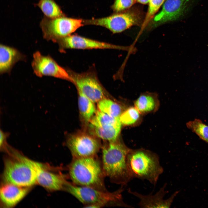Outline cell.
I'll list each match as a JSON object with an SVG mask.
<instances>
[{"instance_id":"cell-1","label":"cell","mask_w":208,"mask_h":208,"mask_svg":"<svg viewBox=\"0 0 208 208\" xmlns=\"http://www.w3.org/2000/svg\"><path fill=\"white\" fill-rule=\"evenodd\" d=\"M130 150L117 140L109 142L102 147L103 169L105 177L112 183L125 186L133 179L127 161Z\"/></svg>"},{"instance_id":"cell-2","label":"cell","mask_w":208,"mask_h":208,"mask_svg":"<svg viewBox=\"0 0 208 208\" xmlns=\"http://www.w3.org/2000/svg\"><path fill=\"white\" fill-rule=\"evenodd\" d=\"M68 169L69 177L73 184L107 191L101 161L97 155L73 158Z\"/></svg>"},{"instance_id":"cell-3","label":"cell","mask_w":208,"mask_h":208,"mask_svg":"<svg viewBox=\"0 0 208 208\" xmlns=\"http://www.w3.org/2000/svg\"><path fill=\"white\" fill-rule=\"evenodd\" d=\"M6 151L8 156L4 161L3 178L5 183L29 187L37 183L33 161L9 146Z\"/></svg>"},{"instance_id":"cell-4","label":"cell","mask_w":208,"mask_h":208,"mask_svg":"<svg viewBox=\"0 0 208 208\" xmlns=\"http://www.w3.org/2000/svg\"><path fill=\"white\" fill-rule=\"evenodd\" d=\"M127 161L133 179L146 180L154 186L164 172L158 155L148 150L130 149L128 155Z\"/></svg>"},{"instance_id":"cell-5","label":"cell","mask_w":208,"mask_h":208,"mask_svg":"<svg viewBox=\"0 0 208 208\" xmlns=\"http://www.w3.org/2000/svg\"><path fill=\"white\" fill-rule=\"evenodd\" d=\"M124 186L121 185L119 189L111 192L91 187L76 185L67 181L64 190L75 197L85 207L100 208L111 203L117 206L132 207L122 200V193Z\"/></svg>"},{"instance_id":"cell-6","label":"cell","mask_w":208,"mask_h":208,"mask_svg":"<svg viewBox=\"0 0 208 208\" xmlns=\"http://www.w3.org/2000/svg\"><path fill=\"white\" fill-rule=\"evenodd\" d=\"M82 25L81 19L63 16L54 18L44 16L40 24L44 38L56 42L70 35Z\"/></svg>"},{"instance_id":"cell-7","label":"cell","mask_w":208,"mask_h":208,"mask_svg":"<svg viewBox=\"0 0 208 208\" xmlns=\"http://www.w3.org/2000/svg\"><path fill=\"white\" fill-rule=\"evenodd\" d=\"M73 82L80 91L94 103L105 98V90L94 72L78 73L69 70Z\"/></svg>"},{"instance_id":"cell-8","label":"cell","mask_w":208,"mask_h":208,"mask_svg":"<svg viewBox=\"0 0 208 208\" xmlns=\"http://www.w3.org/2000/svg\"><path fill=\"white\" fill-rule=\"evenodd\" d=\"M32 66L39 77L49 76L73 82L69 70L61 66L51 57L43 55L39 51L33 55Z\"/></svg>"},{"instance_id":"cell-9","label":"cell","mask_w":208,"mask_h":208,"mask_svg":"<svg viewBox=\"0 0 208 208\" xmlns=\"http://www.w3.org/2000/svg\"><path fill=\"white\" fill-rule=\"evenodd\" d=\"M66 144L73 158H80L97 155L101 148L96 138L85 134H78L70 136Z\"/></svg>"},{"instance_id":"cell-10","label":"cell","mask_w":208,"mask_h":208,"mask_svg":"<svg viewBox=\"0 0 208 208\" xmlns=\"http://www.w3.org/2000/svg\"><path fill=\"white\" fill-rule=\"evenodd\" d=\"M57 42L61 51L66 49H110L129 51L131 49L129 47L116 45L76 35H69Z\"/></svg>"},{"instance_id":"cell-11","label":"cell","mask_w":208,"mask_h":208,"mask_svg":"<svg viewBox=\"0 0 208 208\" xmlns=\"http://www.w3.org/2000/svg\"><path fill=\"white\" fill-rule=\"evenodd\" d=\"M136 16L131 13L113 15L102 18L88 21V23L103 26L114 33L121 32L136 24Z\"/></svg>"},{"instance_id":"cell-12","label":"cell","mask_w":208,"mask_h":208,"mask_svg":"<svg viewBox=\"0 0 208 208\" xmlns=\"http://www.w3.org/2000/svg\"><path fill=\"white\" fill-rule=\"evenodd\" d=\"M166 185V183H165L155 194L153 195L152 194L143 195L137 192L133 191L130 188L128 189V192L139 199L138 205L140 207L169 208L179 191L175 192L168 198L164 199V196L168 192L165 190Z\"/></svg>"},{"instance_id":"cell-13","label":"cell","mask_w":208,"mask_h":208,"mask_svg":"<svg viewBox=\"0 0 208 208\" xmlns=\"http://www.w3.org/2000/svg\"><path fill=\"white\" fill-rule=\"evenodd\" d=\"M37 176V183L50 191L64 190L67 181L62 174L50 172L47 170L43 165L33 161Z\"/></svg>"},{"instance_id":"cell-14","label":"cell","mask_w":208,"mask_h":208,"mask_svg":"<svg viewBox=\"0 0 208 208\" xmlns=\"http://www.w3.org/2000/svg\"><path fill=\"white\" fill-rule=\"evenodd\" d=\"M189 0H166L161 10L154 18L158 23L173 21L179 18L185 11Z\"/></svg>"},{"instance_id":"cell-15","label":"cell","mask_w":208,"mask_h":208,"mask_svg":"<svg viewBox=\"0 0 208 208\" xmlns=\"http://www.w3.org/2000/svg\"><path fill=\"white\" fill-rule=\"evenodd\" d=\"M29 187L4 183L0 191L1 200L3 204L7 207L15 206L27 195Z\"/></svg>"},{"instance_id":"cell-16","label":"cell","mask_w":208,"mask_h":208,"mask_svg":"<svg viewBox=\"0 0 208 208\" xmlns=\"http://www.w3.org/2000/svg\"><path fill=\"white\" fill-rule=\"evenodd\" d=\"M25 57L17 49L3 44L0 46V73H9L14 65Z\"/></svg>"},{"instance_id":"cell-17","label":"cell","mask_w":208,"mask_h":208,"mask_svg":"<svg viewBox=\"0 0 208 208\" xmlns=\"http://www.w3.org/2000/svg\"><path fill=\"white\" fill-rule=\"evenodd\" d=\"M78 92V105L81 116L86 122L90 121L96 111L94 103L81 92Z\"/></svg>"},{"instance_id":"cell-18","label":"cell","mask_w":208,"mask_h":208,"mask_svg":"<svg viewBox=\"0 0 208 208\" xmlns=\"http://www.w3.org/2000/svg\"><path fill=\"white\" fill-rule=\"evenodd\" d=\"M90 127L95 135L98 137L109 142H112L117 140L120 131L121 125Z\"/></svg>"},{"instance_id":"cell-19","label":"cell","mask_w":208,"mask_h":208,"mask_svg":"<svg viewBox=\"0 0 208 208\" xmlns=\"http://www.w3.org/2000/svg\"><path fill=\"white\" fill-rule=\"evenodd\" d=\"M35 5L39 8L44 16L47 18H54L64 15L60 6L54 0H39Z\"/></svg>"},{"instance_id":"cell-20","label":"cell","mask_w":208,"mask_h":208,"mask_svg":"<svg viewBox=\"0 0 208 208\" xmlns=\"http://www.w3.org/2000/svg\"><path fill=\"white\" fill-rule=\"evenodd\" d=\"M90 126L101 127L111 125H121L120 118H116L99 110L96 111L90 121Z\"/></svg>"},{"instance_id":"cell-21","label":"cell","mask_w":208,"mask_h":208,"mask_svg":"<svg viewBox=\"0 0 208 208\" xmlns=\"http://www.w3.org/2000/svg\"><path fill=\"white\" fill-rule=\"evenodd\" d=\"M97 103L99 111L116 118H120L122 113V109L119 104L105 98Z\"/></svg>"},{"instance_id":"cell-22","label":"cell","mask_w":208,"mask_h":208,"mask_svg":"<svg viewBox=\"0 0 208 208\" xmlns=\"http://www.w3.org/2000/svg\"><path fill=\"white\" fill-rule=\"evenodd\" d=\"M186 126L201 139L208 143V126L198 119L189 121L186 123Z\"/></svg>"},{"instance_id":"cell-23","label":"cell","mask_w":208,"mask_h":208,"mask_svg":"<svg viewBox=\"0 0 208 208\" xmlns=\"http://www.w3.org/2000/svg\"><path fill=\"white\" fill-rule=\"evenodd\" d=\"M154 97L150 94H145L140 95L135 102L136 108L142 113L149 112L153 110L155 103Z\"/></svg>"},{"instance_id":"cell-24","label":"cell","mask_w":208,"mask_h":208,"mask_svg":"<svg viewBox=\"0 0 208 208\" xmlns=\"http://www.w3.org/2000/svg\"><path fill=\"white\" fill-rule=\"evenodd\" d=\"M140 116L139 111L136 108L130 107L122 113L120 117L122 124L125 125L133 124L138 120Z\"/></svg>"},{"instance_id":"cell-25","label":"cell","mask_w":208,"mask_h":208,"mask_svg":"<svg viewBox=\"0 0 208 208\" xmlns=\"http://www.w3.org/2000/svg\"><path fill=\"white\" fill-rule=\"evenodd\" d=\"M165 0H149L148 11L142 25L143 29L163 4Z\"/></svg>"},{"instance_id":"cell-26","label":"cell","mask_w":208,"mask_h":208,"mask_svg":"<svg viewBox=\"0 0 208 208\" xmlns=\"http://www.w3.org/2000/svg\"><path fill=\"white\" fill-rule=\"evenodd\" d=\"M135 2V0H116L113 8L116 11H121L130 7Z\"/></svg>"},{"instance_id":"cell-27","label":"cell","mask_w":208,"mask_h":208,"mask_svg":"<svg viewBox=\"0 0 208 208\" xmlns=\"http://www.w3.org/2000/svg\"><path fill=\"white\" fill-rule=\"evenodd\" d=\"M0 146L1 149L5 150L8 146L7 143V139L9 136V133L5 132L1 129L0 130Z\"/></svg>"},{"instance_id":"cell-28","label":"cell","mask_w":208,"mask_h":208,"mask_svg":"<svg viewBox=\"0 0 208 208\" xmlns=\"http://www.w3.org/2000/svg\"><path fill=\"white\" fill-rule=\"evenodd\" d=\"M139 3L142 4H146L148 3L149 0H136Z\"/></svg>"}]
</instances>
